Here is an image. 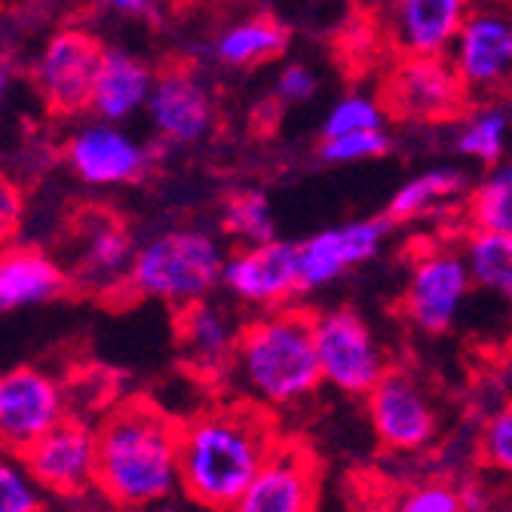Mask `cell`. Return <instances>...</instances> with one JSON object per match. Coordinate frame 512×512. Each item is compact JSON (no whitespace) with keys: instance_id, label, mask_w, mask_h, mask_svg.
<instances>
[{"instance_id":"cell-1","label":"cell","mask_w":512,"mask_h":512,"mask_svg":"<svg viewBox=\"0 0 512 512\" xmlns=\"http://www.w3.org/2000/svg\"><path fill=\"white\" fill-rule=\"evenodd\" d=\"M276 442L270 411L252 402L191 417L178 436L181 494L203 509H240Z\"/></svg>"},{"instance_id":"cell-2","label":"cell","mask_w":512,"mask_h":512,"mask_svg":"<svg viewBox=\"0 0 512 512\" xmlns=\"http://www.w3.org/2000/svg\"><path fill=\"white\" fill-rule=\"evenodd\" d=\"M96 491L120 509H148L181 491L178 436L151 402H123L99 424Z\"/></svg>"},{"instance_id":"cell-3","label":"cell","mask_w":512,"mask_h":512,"mask_svg":"<svg viewBox=\"0 0 512 512\" xmlns=\"http://www.w3.org/2000/svg\"><path fill=\"white\" fill-rule=\"evenodd\" d=\"M230 375L246 402L264 411H286L307 402L322 387L313 313L276 307L249 319L240 329Z\"/></svg>"},{"instance_id":"cell-4","label":"cell","mask_w":512,"mask_h":512,"mask_svg":"<svg viewBox=\"0 0 512 512\" xmlns=\"http://www.w3.org/2000/svg\"><path fill=\"white\" fill-rule=\"evenodd\" d=\"M224 261V246L206 230H163L135 249L126 295L181 310L209 298L221 286Z\"/></svg>"},{"instance_id":"cell-5","label":"cell","mask_w":512,"mask_h":512,"mask_svg":"<svg viewBox=\"0 0 512 512\" xmlns=\"http://www.w3.org/2000/svg\"><path fill=\"white\" fill-rule=\"evenodd\" d=\"M313 341L322 371V384L344 396H362L381 381L390 359L368 325L350 307H332L313 313Z\"/></svg>"},{"instance_id":"cell-6","label":"cell","mask_w":512,"mask_h":512,"mask_svg":"<svg viewBox=\"0 0 512 512\" xmlns=\"http://www.w3.org/2000/svg\"><path fill=\"white\" fill-rule=\"evenodd\" d=\"M473 273L463 249L430 246L414 255L402 292V316L414 332L445 335L451 332L473 292Z\"/></svg>"},{"instance_id":"cell-7","label":"cell","mask_w":512,"mask_h":512,"mask_svg":"<svg viewBox=\"0 0 512 512\" xmlns=\"http://www.w3.org/2000/svg\"><path fill=\"white\" fill-rule=\"evenodd\" d=\"M448 59L470 99L497 102L512 96V10L494 0H476L451 43Z\"/></svg>"},{"instance_id":"cell-8","label":"cell","mask_w":512,"mask_h":512,"mask_svg":"<svg viewBox=\"0 0 512 512\" xmlns=\"http://www.w3.org/2000/svg\"><path fill=\"white\" fill-rule=\"evenodd\" d=\"M365 411L371 433L393 454L424 451L439 436V405L414 371L387 368L365 393Z\"/></svg>"},{"instance_id":"cell-9","label":"cell","mask_w":512,"mask_h":512,"mask_svg":"<svg viewBox=\"0 0 512 512\" xmlns=\"http://www.w3.org/2000/svg\"><path fill=\"white\" fill-rule=\"evenodd\" d=\"M467 102L470 92L448 56H399L384 83V105L402 123L460 120Z\"/></svg>"},{"instance_id":"cell-10","label":"cell","mask_w":512,"mask_h":512,"mask_svg":"<svg viewBox=\"0 0 512 512\" xmlns=\"http://www.w3.org/2000/svg\"><path fill=\"white\" fill-rule=\"evenodd\" d=\"M393 230L396 221L390 215H368V218L325 227L319 234L307 237L304 243H298L301 295L329 289L350 270L375 261L384 252Z\"/></svg>"},{"instance_id":"cell-11","label":"cell","mask_w":512,"mask_h":512,"mask_svg":"<svg viewBox=\"0 0 512 512\" xmlns=\"http://www.w3.org/2000/svg\"><path fill=\"white\" fill-rule=\"evenodd\" d=\"M102 56L105 46L83 28H65L46 40L34 62V83L46 108L59 117L86 114Z\"/></svg>"},{"instance_id":"cell-12","label":"cell","mask_w":512,"mask_h":512,"mask_svg":"<svg viewBox=\"0 0 512 512\" xmlns=\"http://www.w3.org/2000/svg\"><path fill=\"white\" fill-rule=\"evenodd\" d=\"M145 114L163 145L191 148L212 135L218 105L209 80L197 68L172 65L157 71Z\"/></svg>"},{"instance_id":"cell-13","label":"cell","mask_w":512,"mask_h":512,"mask_svg":"<svg viewBox=\"0 0 512 512\" xmlns=\"http://www.w3.org/2000/svg\"><path fill=\"white\" fill-rule=\"evenodd\" d=\"M221 289L258 313L289 307V301L301 295L298 243L273 237L264 243L237 246L224 261Z\"/></svg>"},{"instance_id":"cell-14","label":"cell","mask_w":512,"mask_h":512,"mask_svg":"<svg viewBox=\"0 0 512 512\" xmlns=\"http://www.w3.org/2000/svg\"><path fill=\"white\" fill-rule=\"evenodd\" d=\"M65 160L89 188H123L148 175L154 151L129 135L123 123L96 117L68 138Z\"/></svg>"},{"instance_id":"cell-15","label":"cell","mask_w":512,"mask_h":512,"mask_svg":"<svg viewBox=\"0 0 512 512\" xmlns=\"http://www.w3.org/2000/svg\"><path fill=\"white\" fill-rule=\"evenodd\" d=\"M25 467L50 497H83L96 491L99 433L80 421H59L22 451Z\"/></svg>"},{"instance_id":"cell-16","label":"cell","mask_w":512,"mask_h":512,"mask_svg":"<svg viewBox=\"0 0 512 512\" xmlns=\"http://www.w3.org/2000/svg\"><path fill=\"white\" fill-rule=\"evenodd\" d=\"M68 417L62 384L40 368H10L0 375V448L22 454Z\"/></svg>"},{"instance_id":"cell-17","label":"cell","mask_w":512,"mask_h":512,"mask_svg":"<svg viewBox=\"0 0 512 512\" xmlns=\"http://www.w3.org/2000/svg\"><path fill=\"white\" fill-rule=\"evenodd\" d=\"M135 243L126 224L108 212H92L77 227L71 283L96 295H126Z\"/></svg>"},{"instance_id":"cell-18","label":"cell","mask_w":512,"mask_h":512,"mask_svg":"<svg viewBox=\"0 0 512 512\" xmlns=\"http://www.w3.org/2000/svg\"><path fill=\"white\" fill-rule=\"evenodd\" d=\"M319 503L316 457L298 442H276L255 482L249 485L240 512H307Z\"/></svg>"},{"instance_id":"cell-19","label":"cell","mask_w":512,"mask_h":512,"mask_svg":"<svg viewBox=\"0 0 512 512\" xmlns=\"http://www.w3.org/2000/svg\"><path fill=\"white\" fill-rule=\"evenodd\" d=\"M240 329L243 325L234 319V313L224 304L212 301V295L181 307L175 319V338H178L181 359L188 362V368H194V375L200 378L230 375V362H234V353H237Z\"/></svg>"},{"instance_id":"cell-20","label":"cell","mask_w":512,"mask_h":512,"mask_svg":"<svg viewBox=\"0 0 512 512\" xmlns=\"http://www.w3.org/2000/svg\"><path fill=\"white\" fill-rule=\"evenodd\" d=\"M476 0H393L390 37L402 56H448Z\"/></svg>"},{"instance_id":"cell-21","label":"cell","mask_w":512,"mask_h":512,"mask_svg":"<svg viewBox=\"0 0 512 512\" xmlns=\"http://www.w3.org/2000/svg\"><path fill=\"white\" fill-rule=\"evenodd\" d=\"M154 80L157 71L145 59H138L129 50H117V46H105L89 111L102 120L126 123L129 117L148 108Z\"/></svg>"},{"instance_id":"cell-22","label":"cell","mask_w":512,"mask_h":512,"mask_svg":"<svg viewBox=\"0 0 512 512\" xmlns=\"http://www.w3.org/2000/svg\"><path fill=\"white\" fill-rule=\"evenodd\" d=\"M71 286L68 270L31 246L0 249V310L50 304Z\"/></svg>"},{"instance_id":"cell-23","label":"cell","mask_w":512,"mask_h":512,"mask_svg":"<svg viewBox=\"0 0 512 512\" xmlns=\"http://www.w3.org/2000/svg\"><path fill=\"white\" fill-rule=\"evenodd\" d=\"M289 50V28L273 16H249L230 22L212 40V59L224 68L246 71L276 62Z\"/></svg>"},{"instance_id":"cell-24","label":"cell","mask_w":512,"mask_h":512,"mask_svg":"<svg viewBox=\"0 0 512 512\" xmlns=\"http://www.w3.org/2000/svg\"><path fill=\"white\" fill-rule=\"evenodd\" d=\"M467 188V175L454 166H433L411 175L402 188L390 197L387 215L402 224V221H417L439 212L451 200H457Z\"/></svg>"},{"instance_id":"cell-25","label":"cell","mask_w":512,"mask_h":512,"mask_svg":"<svg viewBox=\"0 0 512 512\" xmlns=\"http://www.w3.org/2000/svg\"><path fill=\"white\" fill-rule=\"evenodd\" d=\"M512 135V114L497 102H482V108L460 117L454 132V151L463 160L494 166L506 157Z\"/></svg>"},{"instance_id":"cell-26","label":"cell","mask_w":512,"mask_h":512,"mask_svg":"<svg viewBox=\"0 0 512 512\" xmlns=\"http://www.w3.org/2000/svg\"><path fill=\"white\" fill-rule=\"evenodd\" d=\"M463 258H467L479 289L512 304V234L470 227L467 240H463Z\"/></svg>"},{"instance_id":"cell-27","label":"cell","mask_w":512,"mask_h":512,"mask_svg":"<svg viewBox=\"0 0 512 512\" xmlns=\"http://www.w3.org/2000/svg\"><path fill=\"white\" fill-rule=\"evenodd\" d=\"M470 227L512 234V160H497L485 166V175L473 184L463 200Z\"/></svg>"},{"instance_id":"cell-28","label":"cell","mask_w":512,"mask_h":512,"mask_svg":"<svg viewBox=\"0 0 512 512\" xmlns=\"http://www.w3.org/2000/svg\"><path fill=\"white\" fill-rule=\"evenodd\" d=\"M221 230L237 246L273 240L276 221L267 194L258 188H240L234 194H227L221 203Z\"/></svg>"},{"instance_id":"cell-29","label":"cell","mask_w":512,"mask_h":512,"mask_svg":"<svg viewBox=\"0 0 512 512\" xmlns=\"http://www.w3.org/2000/svg\"><path fill=\"white\" fill-rule=\"evenodd\" d=\"M393 151V135L384 126L325 135L319 142V160L329 166H359L381 160Z\"/></svg>"},{"instance_id":"cell-30","label":"cell","mask_w":512,"mask_h":512,"mask_svg":"<svg viewBox=\"0 0 512 512\" xmlns=\"http://www.w3.org/2000/svg\"><path fill=\"white\" fill-rule=\"evenodd\" d=\"M46 491L37 485L22 454L0 448V512H37L46 506Z\"/></svg>"},{"instance_id":"cell-31","label":"cell","mask_w":512,"mask_h":512,"mask_svg":"<svg viewBox=\"0 0 512 512\" xmlns=\"http://www.w3.org/2000/svg\"><path fill=\"white\" fill-rule=\"evenodd\" d=\"M384 102L368 96V92H347L341 96L329 114L322 120V138L325 135H341V132H356V129H375L384 126Z\"/></svg>"},{"instance_id":"cell-32","label":"cell","mask_w":512,"mask_h":512,"mask_svg":"<svg viewBox=\"0 0 512 512\" xmlns=\"http://www.w3.org/2000/svg\"><path fill=\"white\" fill-rule=\"evenodd\" d=\"M479 454L488 470L512 482V402L497 408L485 421L479 433Z\"/></svg>"},{"instance_id":"cell-33","label":"cell","mask_w":512,"mask_h":512,"mask_svg":"<svg viewBox=\"0 0 512 512\" xmlns=\"http://www.w3.org/2000/svg\"><path fill=\"white\" fill-rule=\"evenodd\" d=\"M396 509L405 512H460L470 509L467 491L451 485L448 479H427L405 488L396 500Z\"/></svg>"},{"instance_id":"cell-34","label":"cell","mask_w":512,"mask_h":512,"mask_svg":"<svg viewBox=\"0 0 512 512\" xmlns=\"http://www.w3.org/2000/svg\"><path fill=\"white\" fill-rule=\"evenodd\" d=\"M273 89H276V99L283 105H307L319 92V77L304 62H289L279 68Z\"/></svg>"},{"instance_id":"cell-35","label":"cell","mask_w":512,"mask_h":512,"mask_svg":"<svg viewBox=\"0 0 512 512\" xmlns=\"http://www.w3.org/2000/svg\"><path fill=\"white\" fill-rule=\"evenodd\" d=\"M22 215V197L13 184L0 181V230H10Z\"/></svg>"},{"instance_id":"cell-36","label":"cell","mask_w":512,"mask_h":512,"mask_svg":"<svg viewBox=\"0 0 512 512\" xmlns=\"http://www.w3.org/2000/svg\"><path fill=\"white\" fill-rule=\"evenodd\" d=\"M102 4L129 19H154L160 0H102Z\"/></svg>"},{"instance_id":"cell-37","label":"cell","mask_w":512,"mask_h":512,"mask_svg":"<svg viewBox=\"0 0 512 512\" xmlns=\"http://www.w3.org/2000/svg\"><path fill=\"white\" fill-rule=\"evenodd\" d=\"M197 4L200 0H160V7H166V10H191Z\"/></svg>"},{"instance_id":"cell-38","label":"cell","mask_w":512,"mask_h":512,"mask_svg":"<svg viewBox=\"0 0 512 512\" xmlns=\"http://www.w3.org/2000/svg\"><path fill=\"white\" fill-rule=\"evenodd\" d=\"M7 86H10V68H7V62H0V99H4Z\"/></svg>"}]
</instances>
